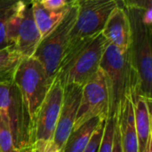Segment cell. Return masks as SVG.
<instances>
[{"label": "cell", "instance_id": "6da1fadb", "mask_svg": "<svg viewBox=\"0 0 152 152\" xmlns=\"http://www.w3.org/2000/svg\"><path fill=\"white\" fill-rule=\"evenodd\" d=\"M126 9L132 28L131 41L127 48L132 69L131 94L152 100V28L142 23V10Z\"/></svg>", "mask_w": 152, "mask_h": 152}, {"label": "cell", "instance_id": "7a4b0ae2", "mask_svg": "<svg viewBox=\"0 0 152 152\" xmlns=\"http://www.w3.org/2000/svg\"><path fill=\"white\" fill-rule=\"evenodd\" d=\"M100 67L104 73L109 94L108 118H118L132 91V69L128 50H122L109 44Z\"/></svg>", "mask_w": 152, "mask_h": 152}, {"label": "cell", "instance_id": "3957f363", "mask_svg": "<svg viewBox=\"0 0 152 152\" xmlns=\"http://www.w3.org/2000/svg\"><path fill=\"white\" fill-rule=\"evenodd\" d=\"M77 20L60 69L85 44L102 32L110 13L115 7L124 6L122 0H77Z\"/></svg>", "mask_w": 152, "mask_h": 152}, {"label": "cell", "instance_id": "277c9868", "mask_svg": "<svg viewBox=\"0 0 152 152\" xmlns=\"http://www.w3.org/2000/svg\"><path fill=\"white\" fill-rule=\"evenodd\" d=\"M0 117L5 122L16 147L28 152L34 143L31 120L14 80L0 83Z\"/></svg>", "mask_w": 152, "mask_h": 152}, {"label": "cell", "instance_id": "5b68a950", "mask_svg": "<svg viewBox=\"0 0 152 152\" xmlns=\"http://www.w3.org/2000/svg\"><path fill=\"white\" fill-rule=\"evenodd\" d=\"M77 0L68 9L58 25L40 40L33 57L43 65L51 83L55 79L63 60L69 36L77 16Z\"/></svg>", "mask_w": 152, "mask_h": 152}, {"label": "cell", "instance_id": "8992f818", "mask_svg": "<svg viewBox=\"0 0 152 152\" xmlns=\"http://www.w3.org/2000/svg\"><path fill=\"white\" fill-rule=\"evenodd\" d=\"M109 44L102 32L85 44L60 69L57 77L62 86L75 84L83 86L99 70Z\"/></svg>", "mask_w": 152, "mask_h": 152}, {"label": "cell", "instance_id": "52a82bcc", "mask_svg": "<svg viewBox=\"0 0 152 152\" xmlns=\"http://www.w3.org/2000/svg\"><path fill=\"white\" fill-rule=\"evenodd\" d=\"M13 80L28 110L34 137L37 115L52 83L49 81L43 65L33 56L25 57L21 61L17 68Z\"/></svg>", "mask_w": 152, "mask_h": 152}, {"label": "cell", "instance_id": "ba28073f", "mask_svg": "<svg viewBox=\"0 0 152 152\" xmlns=\"http://www.w3.org/2000/svg\"><path fill=\"white\" fill-rule=\"evenodd\" d=\"M40 40L31 4L20 0L6 25L7 46L12 47L24 57H31Z\"/></svg>", "mask_w": 152, "mask_h": 152}, {"label": "cell", "instance_id": "9c48e42d", "mask_svg": "<svg viewBox=\"0 0 152 152\" xmlns=\"http://www.w3.org/2000/svg\"><path fill=\"white\" fill-rule=\"evenodd\" d=\"M109 116V94L102 69L99 70L82 86L80 103L72 130L85 122L99 117L107 119Z\"/></svg>", "mask_w": 152, "mask_h": 152}, {"label": "cell", "instance_id": "30bf717a", "mask_svg": "<svg viewBox=\"0 0 152 152\" xmlns=\"http://www.w3.org/2000/svg\"><path fill=\"white\" fill-rule=\"evenodd\" d=\"M63 94L64 86L56 77L38 110L34 126V142L53 140L62 105Z\"/></svg>", "mask_w": 152, "mask_h": 152}, {"label": "cell", "instance_id": "8fae6325", "mask_svg": "<svg viewBox=\"0 0 152 152\" xmlns=\"http://www.w3.org/2000/svg\"><path fill=\"white\" fill-rule=\"evenodd\" d=\"M81 94L82 86L78 85L70 84L64 86L62 105L53 136V142L61 150H62L66 140L73 129L80 103Z\"/></svg>", "mask_w": 152, "mask_h": 152}, {"label": "cell", "instance_id": "7c38bea8", "mask_svg": "<svg viewBox=\"0 0 152 152\" xmlns=\"http://www.w3.org/2000/svg\"><path fill=\"white\" fill-rule=\"evenodd\" d=\"M102 32L110 44L122 50H127L132 28L129 15L124 6L118 5L111 11Z\"/></svg>", "mask_w": 152, "mask_h": 152}, {"label": "cell", "instance_id": "4fadbf2b", "mask_svg": "<svg viewBox=\"0 0 152 152\" xmlns=\"http://www.w3.org/2000/svg\"><path fill=\"white\" fill-rule=\"evenodd\" d=\"M134 107V126L138 136L139 152H142L146 147L149 136L151 134V100L138 94H131Z\"/></svg>", "mask_w": 152, "mask_h": 152}, {"label": "cell", "instance_id": "5bb4252c", "mask_svg": "<svg viewBox=\"0 0 152 152\" xmlns=\"http://www.w3.org/2000/svg\"><path fill=\"white\" fill-rule=\"evenodd\" d=\"M117 121L123 152H139V142L134 126V107L131 96L126 101Z\"/></svg>", "mask_w": 152, "mask_h": 152}, {"label": "cell", "instance_id": "9a60e30c", "mask_svg": "<svg viewBox=\"0 0 152 152\" xmlns=\"http://www.w3.org/2000/svg\"><path fill=\"white\" fill-rule=\"evenodd\" d=\"M33 11V16L38 31L40 33L41 39L48 35L61 20L69 7L61 10H50L43 6L38 1H33L30 3Z\"/></svg>", "mask_w": 152, "mask_h": 152}, {"label": "cell", "instance_id": "2e32d148", "mask_svg": "<svg viewBox=\"0 0 152 152\" xmlns=\"http://www.w3.org/2000/svg\"><path fill=\"white\" fill-rule=\"evenodd\" d=\"M104 119L96 117L89 119L81 125L78 128L72 130L66 140L62 152H83L89 142L94 130L98 125Z\"/></svg>", "mask_w": 152, "mask_h": 152}, {"label": "cell", "instance_id": "e0dca14e", "mask_svg": "<svg viewBox=\"0 0 152 152\" xmlns=\"http://www.w3.org/2000/svg\"><path fill=\"white\" fill-rule=\"evenodd\" d=\"M24 58L11 46L0 49V83L13 80L17 68Z\"/></svg>", "mask_w": 152, "mask_h": 152}, {"label": "cell", "instance_id": "ac0fdd59", "mask_svg": "<svg viewBox=\"0 0 152 152\" xmlns=\"http://www.w3.org/2000/svg\"><path fill=\"white\" fill-rule=\"evenodd\" d=\"M20 0H0V49L7 46L6 25Z\"/></svg>", "mask_w": 152, "mask_h": 152}, {"label": "cell", "instance_id": "d6986e66", "mask_svg": "<svg viewBox=\"0 0 152 152\" xmlns=\"http://www.w3.org/2000/svg\"><path fill=\"white\" fill-rule=\"evenodd\" d=\"M116 126H117L116 118H108L107 119H105L102 139L98 152H112L113 139H114Z\"/></svg>", "mask_w": 152, "mask_h": 152}, {"label": "cell", "instance_id": "ffe728a7", "mask_svg": "<svg viewBox=\"0 0 152 152\" xmlns=\"http://www.w3.org/2000/svg\"><path fill=\"white\" fill-rule=\"evenodd\" d=\"M0 152H22L15 145L5 122L0 117ZM29 152V151H28Z\"/></svg>", "mask_w": 152, "mask_h": 152}, {"label": "cell", "instance_id": "44dd1931", "mask_svg": "<svg viewBox=\"0 0 152 152\" xmlns=\"http://www.w3.org/2000/svg\"><path fill=\"white\" fill-rule=\"evenodd\" d=\"M104 122H105V120H102L98 125V126L94 130L89 142L87 143L86 147L85 148L83 152H98L102 139L103 129H104Z\"/></svg>", "mask_w": 152, "mask_h": 152}, {"label": "cell", "instance_id": "7402d4cb", "mask_svg": "<svg viewBox=\"0 0 152 152\" xmlns=\"http://www.w3.org/2000/svg\"><path fill=\"white\" fill-rule=\"evenodd\" d=\"M38 1L43 6L50 10H61L69 7L76 0H36Z\"/></svg>", "mask_w": 152, "mask_h": 152}, {"label": "cell", "instance_id": "603a6c76", "mask_svg": "<svg viewBox=\"0 0 152 152\" xmlns=\"http://www.w3.org/2000/svg\"><path fill=\"white\" fill-rule=\"evenodd\" d=\"M125 8L146 10L152 8V0H122Z\"/></svg>", "mask_w": 152, "mask_h": 152}, {"label": "cell", "instance_id": "cb8c5ba5", "mask_svg": "<svg viewBox=\"0 0 152 152\" xmlns=\"http://www.w3.org/2000/svg\"><path fill=\"white\" fill-rule=\"evenodd\" d=\"M112 152H123L122 146H121V142H120V134H119V129H118V121H117V126H116L115 134H114Z\"/></svg>", "mask_w": 152, "mask_h": 152}, {"label": "cell", "instance_id": "d4e9b609", "mask_svg": "<svg viewBox=\"0 0 152 152\" xmlns=\"http://www.w3.org/2000/svg\"><path fill=\"white\" fill-rule=\"evenodd\" d=\"M142 152H152V134L149 136L148 142L146 143V147Z\"/></svg>", "mask_w": 152, "mask_h": 152}, {"label": "cell", "instance_id": "484cf974", "mask_svg": "<svg viewBox=\"0 0 152 152\" xmlns=\"http://www.w3.org/2000/svg\"><path fill=\"white\" fill-rule=\"evenodd\" d=\"M29 152H36V151H35V149H34V146H33V145L31 146V149H30Z\"/></svg>", "mask_w": 152, "mask_h": 152}, {"label": "cell", "instance_id": "4316f807", "mask_svg": "<svg viewBox=\"0 0 152 152\" xmlns=\"http://www.w3.org/2000/svg\"><path fill=\"white\" fill-rule=\"evenodd\" d=\"M25 1H27L28 3H29V4H30L31 2H33V1H36V0H25Z\"/></svg>", "mask_w": 152, "mask_h": 152}]
</instances>
